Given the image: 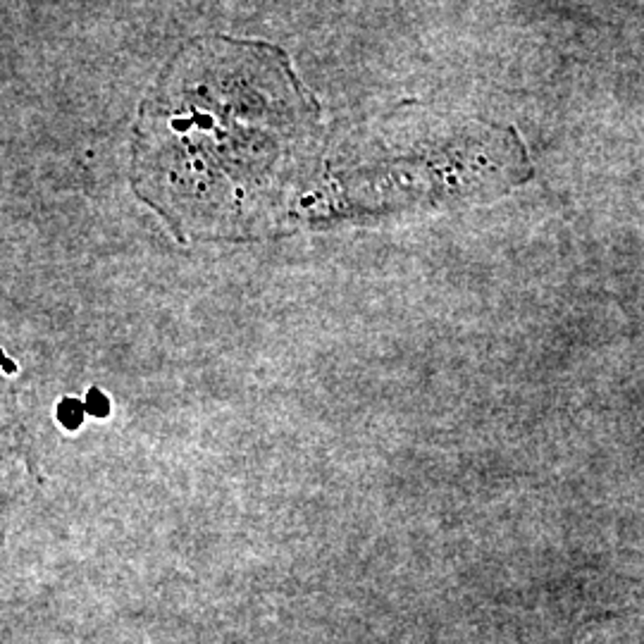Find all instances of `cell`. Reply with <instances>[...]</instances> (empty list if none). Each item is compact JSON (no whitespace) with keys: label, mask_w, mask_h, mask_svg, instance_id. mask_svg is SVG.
I'll list each match as a JSON object with an SVG mask.
<instances>
[{"label":"cell","mask_w":644,"mask_h":644,"mask_svg":"<svg viewBox=\"0 0 644 644\" xmlns=\"http://www.w3.org/2000/svg\"><path fill=\"white\" fill-rule=\"evenodd\" d=\"M86 416V404H82L79 399H63L58 406V420L63 423V427L67 430H77L84 423Z\"/></svg>","instance_id":"cell-1"},{"label":"cell","mask_w":644,"mask_h":644,"mask_svg":"<svg viewBox=\"0 0 644 644\" xmlns=\"http://www.w3.org/2000/svg\"><path fill=\"white\" fill-rule=\"evenodd\" d=\"M84 404H86V413H91V416H96V418H105L108 413H110V401H108L105 394L98 392V389H91Z\"/></svg>","instance_id":"cell-2"}]
</instances>
